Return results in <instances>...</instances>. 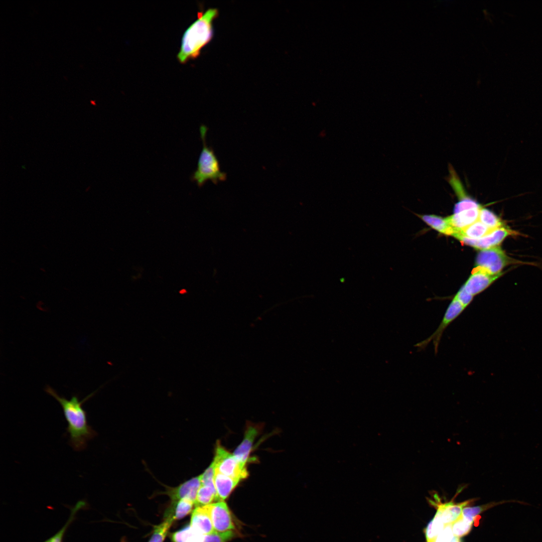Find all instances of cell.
<instances>
[{
  "label": "cell",
  "mask_w": 542,
  "mask_h": 542,
  "mask_svg": "<svg viewBox=\"0 0 542 542\" xmlns=\"http://www.w3.org/2000/svg\"><path fill=\"white\" fill-rule=\"evenodd\" d=\"M45 391L55 398L61 404L65 418L68 423L67 432L70 435L69 444L76 451L85 449L87 443L97 435L96 432L89 425L85 411L82 405L95 393H90L82 400L79 401L78 396L73 395L70 400L58 394L56 391L49 385Z\"/></svg>",
  "instance_id": "1"
},
{
  "label": "cell",
  "mask_w": 542,
  "mask_h": 542,
  "mask_svg": "<svg viewBox=\"0 0 542 542\" xmlns=\"http://www.w3.org/2000/svg\"><path fill=\"white\" fill-rule=\"evenodd\" d=\"M218 15L216 9H209L198 14V19L183 35L181 48L177 55L181 63L196 58L201 49L211 41L213 35V22Z\"/></svg>",
  "instance_id": "2"
},
{
  "label": "cell",
  "mask_w": 542,
  "mask_h": 542,
  "mask_svg": "<svg viewBox=\"0 0 542 542\" xmlns=\"http://www.w3.org/2000/svg\"><path fill=\"white\" fill-rule=\"evenodd\" d=\"M208 128L204 125L200 127V133L203 147L197 163V169L191 176V180L195 182L199 187H202L207 181H211L214 184L226 180L227 175L220 170L218 160L213 150L207 146L206 141Z\"/></svg>",
  "instance_id": "3"
},
{
  "label": "cell",
  "mask_w": 542,
  "mask_h": 542,
  "mask_svg": "<svg viewBox=\"0 0 542 542\" xmlns=\"http://www.w3.org/2000/svg\"><path fill=\"white\" fill-rule=\"evenodd\" d=\"M215 471L232 478L240 481L245 478L248 472L245 468L235 457L221 445L218 444L215 455L212 462Z\"/></svg>",
  "instance_id": "4"
},
{
  "label": "cell",
  "mask_w": 542,
  "mask_h": 542,
  "mask_svg": "<svg viewBox=\"0 0 542 542\" xmlns=\"http://www.w3.org/2000/svg\"><path fill=\"white\" fill-rule=\"evenodd\" d=\"M499 246H495L480 251L476 259V267L482 268L489 274L496 275L501 273L502 269L513 262Z\"/></svg>",
  "instance_id": "5"
},
{
  "label": "cell",
  "mask_w": 542,
  "mask_h": 542,
  "mask_svg": "<svg viewBox=\"0 0 542 542\" xmlns=\"http://www.w3.org/2000/svg\"><path fill=\"white\" fill-rule=\"evenodd\" d=\"M519 234L517 231L503 226L491 231L479 238L471 239L462 236L456 238L463 244L481 250L499 246L507 237Z\"/></svg>",
  "instance_id": "6"
},
{
  "label": "cell",
  "mask_w": 542,
  "mask_h": 542,
  "mask_svg": "<svg viewBox=\"0 0 542 542\" xmlns=\"http://www.w3.org/2000/svg\"><path fill=\"white\" fill-rule=\"evenodd\" d=\"M206 506L214 531L222 532L235 529L231 512L224 501L212 503Z\"/></svg>",
  "instance_id": "7"
},
{
  "label": "cell",
  "mask_w": 542,
  "mask_h": 542,
  "mask_svg": "<svg viewBox=\"0 0 542 542\" xmlns=\"http://www.w3.org/2000/svg\"><path fill=\"white\" fill-rule=\"evenodd\" d=\"M433 498L434 500L429 498L428 501L435 507H439L441 509L442 519L445 525L452 524L461 516L464 507L477 500V498H472L458 503L453 501L442 503L437 493H433Z\"/></svg>",
  "instance_id": "8"
},
{
  "label": "cell",
  "mask_w": 542,
  "mask_h": 542,
  "mask_svg": "<svg viewBox=\"0 0 542 542\" xmlns=\"http://www.w3.org/2000/svg\"><path fill=\"white\" fill-rule=\"evenodd\" d=\"M502 275V273L491 274L481 268L476 267L463 287L468 293L474 296L484 291Z\"/></svg>",
  "instance_id": "9"
},
{
  "label": "cell",
  "mask_w": 542,
  "mask_h": 542,
  "mask_svg": "<svg viewBox=\"0 0 542 542\" xmlns=\"http://www.w3.org/2000/svg\"><path fill=\"white\" fill-rule=\"evenodd\" d=\"M201 485V476L199 475L191 478L177 487H168L164 493L168 495L171 498L172 505L184 498H188L195 503L197 495Z\"/></svg>",
  "instance_id": "10"
},
{
  "label": "cell",
  "mask_w": 542,
  "mask_h": 542,
  "mask_svg": "<svg viewBox=\"0 0 542 542\" xmlns=\"http://www.w3.org/2000/svg\"><path fill=\"white\" fill-rule=\"evenodd\" d=\"M482 207L464 210L446 217L447 222L453 230V234L478 220Z\"/></svg>",
  "instance_id": "11"
},
{
  "label": "cell",
  "mask_w": 542,
  "mask_h": 542,
  "mask_svg": "<svg viewBox=\"0 0 542 542\" xmlns=\"http://www.w3.org/2000/svg\"><path fill=\"white\" fill-rule=\"evenodd\" d=\"M190 525L194 529L203 535L208 534L214 531L206 505L195 507L191 515Z\"/></svg>",
  "instance_id": "12"
},
{
  "label": "cell",
  "mask_w": 542,
  "mask_h": 542,
  "mask_svg": "<svg viewBox=\"0 0 542 542\" xmlns=\"http://www.w3.org/2000/svg\"><path fill=\"white\" fill-rule=\"evenodd\" d=\"M257 433V429L256 428L251 426H248L245 431L243 440L233 454L237 460L244 467L248 461L253 442Z\"/></svg>",
  "instance_id": "13"
},
{
  "label": "cell",
  "mask_w": 542,
  "mask_h": 542,
  "mask_svg": "<svg viewBox=\"0 0 542 542\" xmlns=\"http://www.w3.org/2000/svg\"><path fill=\"white\" fill-rule=\"evenodd\" d=\"M239 481L215 471L214 482L218 501L225 500Z\"/></svg>",
  "instance_id": "14"
},
{
  "label": "cell",
  "mask_w": 542,
  "mask_h": 542,
  "mask_svg": "<svg viewBox=\"0 0 542 542\" xmlns=\"http://www.w3.org/2000/svg\"><path fill=\"white\" fill-rule=\"evenodd\" d=\"M214 501H218L214 479L202 481L195 505L196 507L204 506L212 503Z\"/></svg>",
  "instance_id": "15"
},
{
  "label": "cell",
  "mask_w": 542,
  "mask_h": 542,
  "mask_svg": "<svg viewBox=\"0 0 542 542\" xmlns=\"http://www.w3.org/2000/svg\"><path fill=\"white\" fill-rule=\"evenodd\" d=\"M510 502H515L524 505H529L528 503H527L525 502L515 499L506 500H504L498 502L492 501L479 506L474 507H465L463 508L462 510V515L463 517L474 521V519L476 517V516L483 512L484 511L497 505Z\"/></svg>",
  "instance_id": "16"
},
{
  "label": "cell",
  "mask_w": 542,
  "mask_h": 542,
  "mask_svg": "<svg viewBox=\"0 0 542 542\" xmlns=\"http://www.w3.org/2000/svg\"><path fill=\"white\" fill-rule=\"evenodd\" d=\"M436 507L437 510L435 516L429 522L425 530L427 542L435 541L438 535L446 526L442 519L441 509L439 507Z\"/></svg>",
  "instance_id": "17"
},
{
  "label": "cell",
  "mask_w": 542,
  "mask_h": 542,
  "mask_svg": "<svg viewBox=\"0 0 542 542\" xmlns=\"http://www.w3.org/2000/svg\"><path fill=\"white\" fill-rule=\"evenodd\" d=\"M492 230H493L489 229L478 220L465 228L455 233L452 236L455 238L462 236L477 239L484 236Z\"/></svg>",
  "instance_id": "18"
},
{
  "label": "cell",
  "mask_w": 542,
  "mask_h": 542,
  "mask_svg": "<svg viewBox=\"0 0 542 542\" xmlns=\"http://www.w3.org/2000/svg\"><path fill=\"white\" fill-rule=\"evenodd\" d=\"M204 536L189 524L172 533L171 538L173 542H202Z\"/></svg>",
  "instance_id": "19"
},
{
  "label": "cell",
  "mask_w": 542,
  "mask_h": 542,
  "mask_svg": "<svg viewBox=\"0 0 542 542\" xmlns=\"http://www.w3.org/2000/svg\"><path fill=\"white\" fill-rule=\"evenodd\" d=\"M418 216L428 225L440 233L452 235L453 230L447 222L446 218L435 215H418Z\"/></svg>",
  "instance_id": "20"
},
{
  "label": "cell",
  "mask_w": 542,
  "mask_h": 542,
  "mask_svg": "<svg viewBox=\"0 0 542 542\" xmlns=\"http://www.w3.org/2000/svg\"><path fill=\"white\" fill-rule=\"evenodd\" d=\"M86 505L84 500L79 501L71 509V513L69 517L65 524L56 533L44 542H62L65 533L69 525L73 521L78 511Z\"/></svg>",
  "instance_id": "21"
},
{
  "label": "cell",
  "mask_w": 542,
  "mask_h": 542,
  "mask_svg": "<svg viewBox=\"0 0 542 542\" xmlns=\"http://www.w3.org/2000/svg\"><path fill=\"white\" fill-rule=\"evenodd\" d=\"M165 520L157 525L149 542H163L168 530L175 520L173 515L170 512Z\"/></svg>",
  "instance_id": "22"
},
{
  "label": "cell",
  "mask_w": 542,
  "mask_h": 542,
  "mask_svg": "<svg viewBox=\"0 0 542 542\" xmlns=\"http://www.w3.org/2000/svg\"><path fill=\"white\" fill-rule=\"evenodd\" d=\"M481 223L490 230L504 226L501 219L493 212L482 207L480 210L479 219Z\"/></svg>",
  "instance_id": "23"
},
{
  "label": "cell",
  "mask_w": 542,
  "mask_h": 542,
  "mask_svg": "<svg viewBox=\"0 0 542 542\" xmlns=\"http://www.w3.org/2000/svg\"><path fill=\"white\" fill-rule=\"evenodd\" d=\"M195 503L188 498H182L173 504L172 506L175 507V510L172 514L174 520L182 519L190 513Z\"/></svg>",
  "instance_id": "24"
},
{
  "label": "cell",
  "mask_w": 542,
  "mask_h": 542,
  "mask_svg": "<svg viewBox=\"0 0 542 542\" xmlns=\"http://www.w3.org/2000/svg\"><path fill=\"white\" fill-rule=\"evenodd\" d=\"M473 523V521L461 515L457 520L451 524L452 531L454 534L458 537L465 536L470 531Z\"/></svg>",
  "instance_id": "25"
},
{
  "label": "cell",
  "mask_w": 542,
  "mask_h": 542,
  "mask_svg": "<svg viewBox=\"0 0 542 542\" xmlns=\"http://www.w3.org/2000/svg\"><path fill=\"white\" fill-rule=\"evenodd\" d=\"M236 533L233 531L226 532H213L205 535L202 542H227L235 536Z\"/></svg>",
  "instance_id": "26"
},
{
  "label": "cell",
  "mask_w": 542,
  "mask_h": 542,
  "mask_svg": "<svg viewBox=\"0 0 542 542\" xmlns=\"http://www.w3.org/2000/svg\"><path fill=\"white\" fill-rule=\"evenodd\" d=\"M435 542H462L460 537L455 535L452 531L451 524L446 525L440 533Z\"/></svg>",
  "instance_id": "27"
},
{
  "label": "cell",
  "mask_w": 542,
  "mask_h": 542,
  "mask_svg": "<svg viewBox=\"0 0 542 542\" xmlns=\"http://www.w3.org/2000/svg\"><path fill=\"white\" fill-rule=\"evenodd\" d=\"M473 297V295L468 293L463 286L454 298L457 300L466 308L472 302Z\"/></svg>",
  "instance_id": "28"
},
{
  "label": "cell",
  "mask_w": 542,
  "mask_h": 542,
  "mask_svg": "<svg viewBox=\"0 0 542 542\" xmlns=\"http://www.w3.org/2000/svg\"><path fill=\"white\" fill-rule=\"evenodd\" d=\"M430 542H435V541H430Z\"/></svg>",
  "instance_id": "29"
}]
</instances>
